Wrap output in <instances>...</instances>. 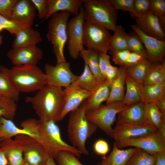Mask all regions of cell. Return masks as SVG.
Returning <instances> with one entry per match:
<instances>
[{
	"mask_svg": "<svg viewBox=\"0 0 165 165\" xmlns=\"http://www.w3.org/2000/svg\"><path fill=\"white\" fill-rule=\"evenodd\" d=\"M56 123L52 120L43 121L29 118L22 121L20 126L35 136L50 156L54 158L59 152L65 151L79 157L81 153L78 149L62 139L60 129Z\"/></svg>",
	"mask_w": 165,
	"mask_h": 165,
	"instance_id": "1",
	"label": "cell"
},
{
	"mask_svg": "<svg viewBox=\"0 0 165 165\" xmlns=\"http://www.w3.org/2000/svg\"><path fill=\"white\" fill-rule=\"evenodd\" d=\"M64 91L62 88L48 84L38 91L33 96L25 98L38 116L43 121L59 122L63 105Z\"/></svg>",
	"mask_w": 165,
	"mask_h": 165,
	"instance_id": "2",
	"label": "cell"
},
{
	"mask_svg": "<svg viewBox=\"0 0 165 165\" xmlns=\"http://www.w3.org/2000/svg\"><path fill=\"white\" fill-rule=\"evenodd\" d=\"M86 99L69 113L67 130L73 146L81 154L88 155L89 152L86 146V140L95 133L97 127L86 117Z\"/></svg>",
	"mask_w": 165,
	"mask_h": 165,
	"instance_id": "3",
	"label": "cell"
},
{
	"mask_svg": "<svg viewBox=\"0 0 165 165\" xmlns=\"http://www.w3.org/2000/svg\"><path fill=\"white\" fill-rule=\"evenodd\" d=\"M5 70L16 89L20 92L38 91L47 84L46 76L37 65L14 66Z\"/></svg>",
	"mask_w": 165,
	"mask_h": 165,
	"instance_id": "4",
	"label": "cell"
},
{
	"mask_svg": "<svg viewBox=\"0 0 165 165\" xmlns=\"http://www.w3.org/2000/svg\"><path fill=\"white\" fill-rule=\"evenodd\" d=\"M85 20L114 31L116 26V11L108 0H82Z\"/></svg>",
	"mask_w": 165,
	"mask_h": 165,
	"instance_id": "5",
	"label": "cell"
},
{
	"mask_svg": "<svg viewBox=\"0 0 165 165\" xmlns=\"http://www.w3.org/2000/svg\"><path fill=\"white\" fill-rule=\"evenodd\" d=\"M71 14L66 11L56 13L51 16L48 22L46 36L53 44L57 63L66 61L64 49L68 40L67 24Z\"/></svg>",
	"mask_w": 165,
	"mask_h": 165,
	"instance_id": "6",
	"label": "cell"
},
{
	"mask_svg": "<svg viewBox=\"0 0 165 165\" xmlns=\"http://www.w3.org/2000/svg\"><path fill=\"white\" fill-rule=\"evenodd\" d=\"M128 106L122 101L101 105L96 109L86 112L87 119L110 137H113L112 125L117 115Z\"/></svg>",
	"mask_w": 165,
	"mask_h": 165,
	"instance_id": "7",
	"label": "cell"
},
{
	"mask_svg": "<svg viewBox=\"0 0 165 165\" xmlns=\"http://www.w3.org/2000/svg\"><path fill=\"white\" fill-rule=\"evenodd\" d=\"M112 36L109 30L104 27L85 20L83 42L87 49L107 53Z\"/></svg>",
	"mask_w": 165,
	"mask_h": 165,
	"instance_id": "8",
	"label": "cell"
},
{
	"mask_svg": "<svg viewBox=\"0 0 165 165\" xmlns=\"http://www.w3.org/2000/svg\"><path fill=\"white\" fill-rule=\"evenodd\" d=\"M14 139L22 147L24 161L30 165H45L50 156L43 145L33 138L20 135Z\"/></svg>",
	"mask_w": 165,
	"mask_h": 165,
	"instance_id": "9",
	"label": "cell"
},
{
	"mask_svg": "<svg viewBox=\"0 0 165 165\" xmlns=\"http://www.w3.org/2000/svg\"><path fill=\"white\" fill-rule=\"evenodd\" d=\"M85 20L82 6L78 15L68 21L67 27L68 50L70 57L76 59L84 48L83 25Z\"/></svg>",
	"mask_w": 165,
	"mask_h": 165,
	"instance_id": "10",
	"label": "cell"
},
{
	"mask_svg": "<svg viewBox=\"0 0 165 165\" xmlns=\"http://www.w3.org/2000/svg\"><path fill=\"white\" fill-rule=\"evenodd\" d=\"M115 142L119 148L133 147L153 155L165 150V138L158 130L139 137L116 141Z\"/></svg>",
	"mask_w": 165,
	"mask_h": 165,
	"instance_id": "11",
	"label": "cell"
},
{
	"mask_svg": "<svg viewBox=\"0 0 165 165\" xmlns=\"http://www.w3.org/2000/svg\"><path fill=\"white\" fill-rule=\"evenodd\" d=\"M44 70L47 84L57 87H67L75 80L77 76L72 72L70 63L66 61L57 63L55 66L46 64Z\"/></svg>",
	"mask_w": 165,
	"mask_h": 165,
	"instance_id": "12",
	"label": "cell"
},
{
	"mask_svg": "<svg viewBox=\"0 0 165 165\" xmlns=\"http://www.w3.org/2000/svg\"><path fill=\"white\" fill-rule=\"evenodd\" d=\"M63 90L64 105L59 121L63 120L68 113L77 108L91 93L82 88L75 81Z\"/></svg>",
	"mask_w": 165,
	"mask_h": 165,
	"instance_id": "13",
	"label": "cell"
},
{
	"mask_svg": "<svg viewBox=\"0 0 165 165\" xmlns=\"http://www.w3.org/2000/svg\"><path fill=\"white\" fill-rule=\"evenodd\" d=\"M42 50L36 45L12 48L7 56L14 66L36 65L43 58Z\"/></svg>",
	"mask_w": 165,
	"mask_h": 165,
	"instance_id": "14",
	"label": "cell"
},
{
	"mask_svg": "<svg viewBox=\"0 0 165 165\" xmlns=\"http://www.w3.org/2000/svg\"><path fill=\"white\" fill-rule=\"evenodd\" d=\"M131 26L141 40L147 52V59L151 63L162 60L165 55V41L145 34L136 24Z\"/></svg>",
	"mask_w": 165,
	"mask_h": 165,
	"instance_id": "15",
	"label": "cell"
},
{
	"mask_svg": "<svg viewBox=\"0 0 165 165\" xmlns=\"http://www.w3.org/2000/svg\"><path fill=\"white\" fill-rule=\"evenodd\" d=\"M158 129L148 124L116 123L113 129L115 141L135 138L151 133Z\"/></svg>",
	"mask_w": 165,
	"mask_h": 165,
	"instance_id": "16",
	"label": "cell"
},
{
	"mask_svg": "<svg viewBox=\"0 0 165 165\" xmlns=\"http://www.w3.org/2000/svg\"><path fill=\"white\" fill-rule=\"evenodd\" d=\"M36 11L31 0H17L10 19L23 27H30L33 24Z\"/></svg>",
	"mask_w": 165,
	"mask_h": 165,
	"instance_id": "17",
	"label": "cell"
},
{
	"mask_svg": "<svg viewBox=\"0 0 165 165\" xmlns=\"http://www.w3.org/2000/svg\"><path fill=\"white\" fill-rule=\"evenodd\" d=\"M135 18L136 25L142 32L159 40L165 41L164 31L158 18L151 11L145 15Z\"/></svg>",
	"mask_w": 165,
	"mask_h": 165,
	"instance_id": "18",
	"label": "cell"
},
{
	"mask_svg": "<svg viewBox=\"0 0 165 165\" xmlns=\"http://www.w3.org/2000/svg\"><path fill=\"white\" fill-rule=\"evenodd\" d=\"M117 123H147L145 104L141 101L128 106L117 115Z\"/></svg>",
	"mask_w": 165,
	"mask_h": 165,
	"instance_id": "19",
	"label": "cell"
},
{
	"mask_svg": "<svg viewBox=\"0 0 165 165\" xmlns=\"http://www.w3.org/2000/svg\"><path fill=\"white\" fill-rule=\"evenodd\" d=\"M15 36L13 48L35 46L42 41L40 33L31 27H22Z\"/></svg>",
	"mask_w": 165,
	"mask_h": 165,
	"instance_id": "20",
	"label": "cell"
},
{
	"mask_svg": "<svg viewBox=\"0 0 165 165\" xmlns=\"http://www.w3.org/2000/svg\"><path fill=\"white\" fill-rule=\"evenodd\" d=\"M0 147L3 149L8 165H23L24 160L22 147L12 138L2 141Z\"/></svg>",
	"mask_w": 165,
	"mask_h": 165,
	"instance_id": "21",
	"label": "cell"
},
{
	"mask_svg": "<svg viewBox=\"0 0 165 165\" xmlns=\"http://www.w3.org/2000/svg\"><path fill=\"white\" fill-rule=\"evenodd\" d=\"M48 7V13L43 21L59 11L70 12L74 16L78 15L82 4V0H46Z\"/></svg>",
	"mask_w": 165,
	"mask_h": 165,
	"instance_id": "22",
	"label": "cell"
},
{
	"mask_svg": "<svg viewBox=\"0 0 165 165\" xmlns=\"http://www.w3.org/2000/svg\"><path fill=\"white\" fill-rule=\"evenodd\" d=\"M137 149L134 147L121 149L117 147L115 142L110 154L107 157H102L100 163L101 165H126Z\"/></svg>",
	"mask_w": 165,
	"mask_h": 165,
	"instance_id": "23",
	"label": "cell"
},
{
	"mask_svg": "<svg viewBox=\"0 0 165 165\" xmlns=\"http://www.w3.org/2000/svg\"><path fill=\"white\" fill-rule=\"evenodd\" d=\"M126 68H119V73L111 84L109 94L106 104L122 101L125 95Z\"/></svg>",
	"mask_w": 165,
	"mask_h": 165,
	"instance_id": "24",
	"label": "cell"
},
{
	"mask_svg": "<svg viewBox=\"0 0 165 165\" xmlns=\"http://www.w3.org/2000/svg\"><path fill=\"white\" fill-rule=\"evenodd\" d=\"M147 123L157 128L165 138V115L163 114L154 103H144Z\"/></svg>",
	"mask_w": 165,
	"mask_h": 165,
	"instance_id": "25",
	"label": "cell"
},
{
	"mask_svg": "<svg viewBox=\"0 0 165 165\" xmlns=\"http://www.w3.org/2000/svg\"><path fill=\"white\" fill-rule=\"evenodd\" d=\"M111 82L106 80L91 92L86 100V112L97 108L103 102L107 101L109 94Z\"/></svg>",
	"mask_w": 165,
	"mask_h": 165,
	"instance_id": "26",
	"label": "cell"
},
{
	"mask_svg": "<svg viewBox=\"0 0 165 165\" xmlns=\"http://www.w3.org/2000/svg\"><path fill=\"white\" fill-rule=\"evenodd\" d=\"M114 63L120 67L127 68L147 59L145 57L128 50L115 52L110 54Z\"/></svg>",
	"mask_w": 165,
	"mask_h": 165,
	"instance_id": "27",
	"label": "cell"
},
{
	"mask_svg": "<svg viewBox=\"0 0 165 165\" xmlns=\"http://www.w3.org/2000/svg\"><path fill=\"white\" fill-rule=\"evenodd\" d=\"M20 135H28L36 139L35 136L29 131L16 126L12 120L0 117V139L3 141Z\"/></svg>",
	"mask_w": 165,
	"mask_h": 165,
	"instance_id": "28",
	"label": "cell"
},
{
	"mask_svg": "<svg viewBox=\"0 0 165 165\" xmlns=\"http://www.w3.org/2000/svg\"><path fill=\"white\" fill-rule=\"evenodd\" d=\"M162 84H165V61L151 62L143 85Z\"/></svg>",
	"mask_w": 165,
	"mask_h": 165,
	"instance_id": "29",
	"label": "cell"
},
{
	"mask_svg": "<svg viewBox=\"0 0 165 165\" xmlns=\"http://www.w3.org/2000/svg\"><path fill=\"white\" fill-rule=\"evenodd\" d=\"M98 53L94 50L84 48L80 52L79 56L83 59L85 64L88 66L100 85L104 83L106 79L101 74L99 68Z\"/></svg>",
	"mask_w": 165,
	"mask_h": 165,
	"instance_id": "30",
	"label": "cell"
},
{
	"mask_svg": "<svg viewBox=\"0 0 165 165\" xmlns=\"http://www.w3.org/2000/svg\"><path fill=\"white\" fill-rule=\"evenodd\" d=\"M20 92L15 88L5 69V67L0 66V94L17 101Z\"/></svg>",
	"mask_w": 165,
	"mask_h": 165,
	"instance_id": "31",
	"label": "cell"
},
{
	"mask_svg": "<svg viewBox=\"0 0 165 165\" xmlns=\"http://www.w3.org/2000/svg\"><path fill=\"white\" fill-rule=\"evenodd\" d=\"M125 80L126 91L122 101L127 106L142 101L141 88L127 75Z\"/></svg>",
	"mask_w": 165,
	"mask_h": 165,
	"instance_id": "32",
	"label": "cell"
},
{
	"mask_svg": "<svg viewBox=\"0 0 165 165\" xmlns=\"http://www.w3.org/2000/svg\"><path fill=\"white\" fill-rule=\"evenodd\" d=\"M142 101L156 103L165 97V84L144 85L141 88Z\"/></svg>",
	"mask_w": 165,
	"mask_h": 165,
	"instance_id": "33",
	"label": "cell"
},
{
	"mask_svg": "<svg viewBox=\"0 0 165 165\" xmlns=\"http://www.w3.org/2000/svg\"><path fill=\"white\" fill-rule=\"evenodd\" d=\"M151 62L147 59L126 69V75L142 88Z\"/></svg>",
	"mask_w": 165,
	"mask_h": 165,
	"instance_id": "34",
	"label": "cell"
},
{
	"mask_svg": "<svg viewBox=\"0 0 165 165\" xmlns=\"http://www.w3.org/2000/svg\"><path fill=\"white\" fill-rule=\"evenodd\" d=\"M112 36L109 51V53L125 50H128L127 41L128 34L120 25H116Z\"/></svg>",
	"mask_w": 165,
	"mask_h": 165,
	"instance_id": "35",
	"label": "cell"
},
{
	"mask_svg": "<svg viewBox=\"0 0 165 165\" xmlns=\"http://www.w3.org/2000/svg\"><path fill=\"white\" fill-rule=\"evenodd\" d=\"M75 81L82 88L91 92L100 85L95 76L85 64L83 72L77 76Z\"/></svg>",
	"mask_w": 165,
	"mask_h": 165,
	"instance_id": "36",
	"label": "cell"
},
{
	"mask_svg": "<svg viewBox=\"0 0 165 165\" xmlns=\"http://www.w3.org/2000/svg\"><path fill=\"white\" fill-rule=\"evenodd\" d=\"M156 160L154 155L138 148L126 165H155Z\"/></svg>",
	"mask_w": 165,
	"mask_h": 165,
	"instance_id": "37",
	"label": "cell"
},
{
	"mask_svg": "<svg viewBox=\"0 0 165 165\" xmlns=\"http://www.w3.org/2000/svg\"><path fill=\"white\" fill-rule=\"evenodd\" d=\"M16 102L10 98L2 96L0 99V117L12 120L17 110Z\"/></svg>",
	"mask_w": 165,
	"mask_h": 165,
	"instance_id": "38",
	"label": "cell"
},
{
	"mask_svg": "<svg viewBox=\"0 0 165 165\" xmlns=\"http://www.w3.org/2000/svg\"><path fill=\"white\" fill-rule=\"evenodd\" d=\"M128 34V50L131 52L143 55L147 59L146 49L140 38L135 32Z\"/></svg>",
	"mask_w": 165,
	"mask_h": 165,
	"instance_id": "39",
	"label": "cell"
},
{
	"mask_svg": "<svg viewBox=\"0 0 165 165\" xmlns=\"http://www.w3.org/2000/svg\"><path fill=\"white\" fill-rule=\"evenodd\" d=\"M150 11L159 19L161 27L165 29V0H150Z\"/></svg>",
	"mask_w": 165,
	"mask_h": 165,
	"instance_id": "40",
	"label": "cell"
},
{
	"mask_svg": "<svg viewBox=\"0 0 165 165\" xmlns=\"http://www.w3.org/2000/svg\"><path fill=\"white\" fill-rule=\"evenodd\" d=\"M72 153L65 151L59 152L55 157L59 165H83ZM97 165H101V163Z\"/></svg>",
	"mask_w": 165,
	"mask_h": 165,
	"instance_id": "41",
	"label": "cell"
},
{
	"mask_svg": "<svg viewBox=\"0 0 165 165\" xmlns=\"http://www.w3.org/2000/svg\"><path fill=\"white\" fill-rule=\"evenodd\" d=\"M150 0H134V16L136 17L145 15L150 11Z\"/></svg>",
	"mask_w": 165,
	"mask_h": 165,
	"instance_id": "42",
	"label": "cell"
},
{
	"mask_svg": "<svg viewBox=\"0 0 165 165\" xmlns=\"http://www.w3.org/2000/svg\"><path fill=\"white\" fill-rule=\"evenodd\" d=\"M110 4L116 11L122 10L127 11L134 15L133 4L134 0H108Z\"/></svg>",
	"mask_w": 165,
	"mask_h": 165,
	"instance_id": "43",
	"label": "cell"
},
{
	"mask_svg": "<svg viewBox=\"0 0 165 165\" xmlns=\"http://www.w3.org/2000/svg\"><path fill=\"white\" fill-rule=\"evenodd\" d=\"M0 24L11 34L14 35L23 27L0 15Z\"/></svg>",
	"mask_w": 165,
	"mask_h": 165,
	"instance_id": "44",
	"label": "cell"
},
{
	"mask_svg": "<svg viewBox=\"0 0 165 165\" xmlns=\"http://www.w3.org/2000/svg\"><path fill=\"white\" fill-rule=\"evenodd\" d=\"M31 1L37 10L39 19L43 21L48 13V7L46 0H31Z\"/></svg>",
	"mask_w": 165,
	"mask_h": 165,
	"instance_id": "45",
	"label": "cell"
},
{
	"mask_svg": "<svg viewBox=\"0 0 165 165\" xmlns=\"http://www.w3.org/2000/svg\"><path fill=\"white\" fill-rule=\"evenodd\" d=\"M17 0H0V15L10 19L13 8Z\"/></svg>",
	"mask_w": 165,
	"mask_h": 165,
	"instance_id": "46",
	"label": "cell"
},
{
	"mask_svg": "<svg viewBox=\"0 0 165 165\" xmlns=\"http://www.w3.org/2000/svg\"><path fill=\"white\" fill-rule=\"evenodd\" d=\"M93 148L94 152L97 154L102 156V157H105L109 150L108 143L103 139H99L96 141Z\"/></svg>",
	"mask_w": 165,
	"mask_h": 165,
	"instance_id": "47",
	"label": "cell"
},
{
	"mask_svg": "<svg viewBox=\"0 0 165 165\" xmlns=\"http://www.w3.org/2000/svg\"><path fill=\"white\" fill-rule=\"evenodd\" d=\"M98 63L100 72L105 78V71L107 67L111 64L110 56L106 53L98 52Z\"/></svg>",
	"mask_w": 165,
	"mask_h": 165,
	"instance_id": "48",
	"label": "cell"
},
{
	"mask_svg": "<svg viewBox=\"0 0 165 165\" xmlns=\"http://www.w3.org/2000/svg\"><path fill=\"white\" fill-rule=\"evenodd\" d=\"M119 68L110 64L107 68L105 73L106 80L111 82L117 76L119 73Z\"/></svg>",
	"mask_w": 165,
	"mask_h": 165,
	"instance_id": "49",
	"label": "cell"
},
{
	"mask_svg": "<svg viewBox=\"0 0 165 165\" xmlns=\"http://www.w3.org/2000/svg\"><path fill=\"white\" fill-rule=\"evenodd\" d=\"M154 155L156 157L155 165H165V150L157 152Z\"/></svg>",
	"mask_w": 165,
	"mask_h": 165,
	"instance_id": "50",
	"label": "cell"
},
{
	"mask_svg": "<svg viewBox=\"0 0 165 165\" xmlns=\"http://www.w3.org/2000/svg\"><path fill=\"white\" fill-rule=\"evenodd\" d=\"M155 104L162 113L165 115V97L159 100Z\"/></svg>",
	"mask_w": 165,
	"mask_h": 165,
	"instance_id": "51",
	"label": "cell"
},
{
	"mask_svg": "<svg viewBox=\"0 0 165 165\" xmlns=\"http://www.w3.org/2000/svg\"><path fill=\"white\" fill-rule=\"evenodd\" d=\"M0 165H8L7 160L2 148L0 147Z\"/></svg>",
	"mask_w": 165,
	"mask_h": 165,
	"instance_id": "52",
	"label": "cell"
},
{
	"mask_svg": "<svg viewBox=\"0 0 165 165\" xmlns=\"http://www.w3.org/2000/svg\"><path fill=\"white\" fill-rule=\"evenodd\" d=\"M45 165H57L54 160V158L50 156L47 161Z\"/></svg>",
	"mask_w": 165,
	"mask_h": 165,
	"instance_id": "53",
	"label": "cell"
},
{
	"mask_svg": "<svg viewBox=\"0 0 165 165\" xmlns=\"http://www.w3.org/2000/svg\"><path fill=\"white\" fill-rule=\"evenodd\" d=\"M3 36L0 34V45L2 42Z\"/></svg>",
	"mask_w": 165,
	"mask_h": 165,
	"instance_id": "54",
	"label": "cell"
},
{
	"mask_svg": "<svg viewBox=\"0 0 165 165\" xmlns=\"http://www.w3.org/2000/svg\"><path fill=\"white\" fill-rule=\"evenodd\" d=\"M4 29L3 27L0 24V32Z\"/></svg>",
	"mask_w": 165,
	"mask_h": 165,
	"instance_id": "55",
	"label": "cell"
},
{
	"mask_svg": "<svg viewBox=\"0 0 165 165\" xmlns=\"http://www.w3.org/2000/svg\"><path fill=\"white\" fill-rule=\"evenodd\" d=\"M23 165H30L24 161V163Z\"/></svg>",
	"mask_w": 165,
	"mask_h": 165,
	"instance_id": "56",
	"label": "cell"
},
{
	"mask_svg": "<svg viewBox=\"0 0 165 165\" xmlns=\"http://www.w3.org/2000/svg\"><path fill=\"white\" fill-rule=\"evenodd\" d=\"M2 96L0 94V99L2 97Z\"/></svg>",
	"mask_w": 165,
	"mask_h": 165,
	"instance_id": "57",
	"label": "cell"
},
{
	"mask_svg": "<svg viewBox=\"0 0 165 165\" xmlns=\"http://www.w3.org/2000/svg\"><path fill=\"white\" fill-rule=\"evenodd\" d=\"M2 141V140L0 139V143Z\"/></svg>",
	"mask_w": 165,
	"mask_h": 165,
	"instance_id": "58",
	"label": "cell"
}]
</instances>
